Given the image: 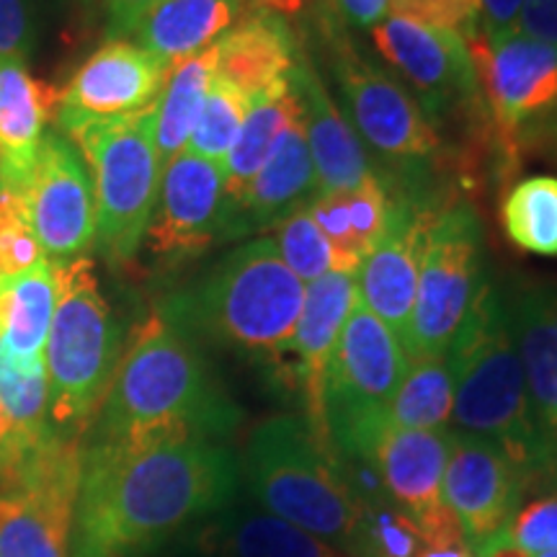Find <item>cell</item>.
<instances>
[{
	"label": "cell",
	"instance_id": "6da1fadb",
	"mask_svg": "<svg viewBox=\"0 0 557 557\" xmlns=\"http://www.w3.org/2000/svg\"><path fill=\"white\" fill-rule=\"evenodd\" d=\"M240 483V462L209 438L143 449L83 444L73 557H143L186 524L220 511Z\"/></svg>",
	"mask_w": 557,
	"mask_h": 557
},
{
	"label": "cell",
	"instance_id": "7a4b0ae2",
	"mask_svg": "<svg viewBox=\"0 0 557 557\" xmlns=\"http://www.w3.org/2000/svg\"><path fill=\"white\" fill-rule=\"evenodd\" d=\"M240 408L214 380L197 344L163 312L135 325L86 447L143 449L165 442H220L240 426Z\"/></svg>",
	"mask_w": 557,
	"mask_h": 557
},
{
	"label": "cell",
	"instance_id": "3957f363",
	"mask_svg": "<svg viewBox=\"0 0 557 557\" xmlns=\"http://www.w3.org/2000/svg\"><path fill=\"white\" fill-rule=\"evenodd\" d=\"M305 282L282 261L271 238L246 240L160 305L184 336L269 367L295 382V333Z\"/></svg>",
	"mask_w": 557,
	"mask_h": 557
},
{
	"label": "cell",
	"instance_id": "277c9868",
	"mask_svg": "<svg viewBox=\"0 0 557 557\" xmlns=\"http://www.w3.org/2000/svg\"><path fill=\"white\" fill-rule=\"evenodd\" d=\"M447 361L455 385V431L496 444L529 487H555L557 447L542 431L529 400L504 289L487 278L451 341Z\"/></svg>",
	"mask_w": 557,
	"mask_h": 557
},
{
	"label": "cell",
	"instance_id": "5b68a950",
	"mask_svg": "<svg viewBox=\"0 0 557 557\" xmlns=\"http://www.w3.org/2000/svg\"><path fill=\"white\" fill-rule=\"evenodd\" d=\"M253 496L274 517L364 557V511L341 470L338 451L323 444L305 416L282 413L250 431L246 449Z\"/></svg>",
	"mask_w": 557,
	"mask_h": 557
},
{
	"label": "cell",
	"instance_id": "8992f818",
	"mask_svg": "<svg viewBox=\"0 0 557 557\" xmlns=\"http://www.w3.org/2000/svg\"><path fill=\"white\" fill-rule=\"evenodd\" d=\"M54 267V312L45 346L54 434L83 442L124 354V329L101 292L90 256Z\"/></svg>",
	"mask_w": 557,
	"mask_h": 557
},
{
	"label": "cell",
	"instance_id": "52a82bcc",
	"mask_svg": "<svg viewBox=\"0 0 557 557\" xmlns=\"http://www.w3.org/2000/svg\"><path fill=\"white\" fill-rule=\"evenodd\" d=\"M65 135L94 178V246L111 267L129 263L143 248L163 173L156 148V103L116 120L73 124Z\"/></svg>",
	"mask_w": 557,
	"mask_h": 557
},
{
	"label": "cell",
	"instance_id": "ba28073f",
	"mask_svg": "<svg viewBox=\"0 0 557 557\" xmlns=\"http://www.w3.org/2000/svg\"><path fill=\"white\" fill-rule=\"evenodd\" d=\"M493 135V176L500 186L527 158L545 156L557 132V45L511 34L465 41Z\"/></svg>",
	"mask_w": 557,
	"mask_h": 557
},
{
	"label": "cell",
	"instance_id": "9c48e42d",
	"mask_svg": "<svg viewBox=\"0 0 557 557\" xmlns=\"http://www.w3.org/2000/svg\"><path fill=\"white\" fill-rule=\"evenodd\" d=\"M369 37L382 60L416 90L436 132L438 124L462 129L459 169L470 173L472 160L480 158L493 163L491 120L465 39L406 16H385Z\"/></svg>",
	"mask_w": 557,
	"mask_h": 557
},
{
	"label": "cell",
	"instance_id": "30bf717a",
	"mask_svg": "<svg viewBox=\"0 0 557 557\" xmlns=\"http://www.w3.org/2000/svg\"><path fill=\"white\" fill-rule=\"evenodd\" d=\"M320 34L325 37L346 122L389 171L393 178H385L387 184L398 178L406 184L408 176H416L426 165L447 163L442 135L410 90L372 60L361 58L348 34L329 29H320Z\"/></svg>",
	"mask_w": 557,
	"mask_h": 557
},
{
	"label": "cell",
	"instance_id": "8fae6325",
	"mask_svg": "<svg viewBox=\"0 0 557 557\" xmlns=\"http://www.w3.org/2000/svg\"><path fill=\"white\" fill-rule=\"evenodd\" d=\"M483 227L475 207L451 201L431 212L423 238L406 357H447L483 287Z\"/></svg>",
	"mask_w": 557,
	"mask_h": 557
},
{
	"label": "cell",
	"instance_id": "7c38bea8",
	"mask_svg": "<svg viewBox=\"0 0 557 557\" xmlns=\"http://www.w3.org/2000/svg\"><path fill=\"white\" fill-rule=\"evenodd\" d=\"M408 357L400 341L361 299L354 305L325 374V423L338 457L359 459L387 421Z\"/></svg>",
	"mask_w": 557,
	"mask_h": 557
},
{
	"label": "cell",
	"instance_id": "4fadbf2b",
	"mask_svg": "<svg viewBox=\"0 0 557 557\" xmlns=\"http://www.w3.org/2000/svg\"><path fill=\"white\" fill-rule=\"evenodd\" d=\"M83 442L58 438L0 485V557H73Z\"/></svg>",
	"mask_w": 557,
	"mask_h": 557
},
{
	"label": "cell",
	"instance_id": "5bb4252c",
	"mask_svg": "<svg viewBox=\"0 0 557 557\" xmlns=\"http://www.w3.org/2000/svg\"><path fill=\"white\" fill-rule=\"evenodd\" d=\"M227 240L225 171L184 150L160 173V189L145 233L150 256L176 267Z\"/></svg>",
	"mask_w": 557,
	"mask_h": 557
},
{
	"label": "cell",
	"instance_id": "9a60e30c",
	"mask_svg": "<svg viewBox=\"0 0 557 557\" xmlns=\"http://www.w3.org/2000/svg\"><path fill=\"white\" fill-rule=\"evenodd\" d=\"M24 199L50 263L86 256L96 243L94 178L81 150L60 129H47L41 137Z\"/></svg>",
	"mask_w": 557,
	"mask_h": 557
},
{
	"label": "cell",
	"instance_id": "2e32d148",
	"mask_svg": "<svg viewBox=\"0 0 557 557\" xmlns=\"http://www.w3.org/2000/svg\"><path fill=\"white\" fill-rule=\"evenodd\" d=\"M169 65L122 37H109L54 90L52 114L62 129L83 122L116 120L152 107Z\"/></svg>",
	"mask_w": 557,
	"mask_h": 557
},
{
	"label": "cell",
	"instance_id": "e0dca14e",
	"mask_svg": "<svg viewBox=\"0 0 557 557\" xmlns=\"http://www.w3.org/2000/svg\"><path fill=\"white\" fill-rule=\"evenodd\" d=\"M434 209L436 205L389 189L385 230L357 274L361 305L393 331L400 346L406 344L413 315L423 238Z\"/></svg>",
	"mask_w": 557,
	"mask_h": 557
},
{
	"label": "cell",
	"instance_id": "ac0fdd59",
	"mask_svg": "<svg viewBox=\"0 0 557 557\" xmlns=\"http://www.w3.org/2000/svg\"><path fill=\"white\" fill-rule=\"evenodd\" d=\"M527 491V478L496 444L451 429L442 496L472 549L511 524Z\"/></svg>",
	"mask_w": 557,
	"mask_h": 557
},
{
	"label": "cell",
	"instance_id": "d6986e66",
	"mask_svg": "<svg viewBox=\"0 0 557 557\" xmlns=\"http://www.w3.org/2000/svg\"><path fill=\"white\" fill-rule=\"evenodd\" d=\"M451 449V429H395L385 421L359 462L377 472L387 496L423 534L455 517L444 504L442 485Z\"/></svg>",
	"mask_w": 557,
	"mask_h": 557
},
{
	"label": "cell",
	"instance_id": "ffe728a7",
	"mask_svg": "<svg viewBox=\"0 0 557 557\" xmlns=\"http://www.w3.org/2000/svg\"><path fill=\"white\" fill-rule=\"evenodd\" d=\"M359 302L357 274L329 271L315 282L305 284L302 315L295 333V385L305 400V418L323 444L336 449L325 423V374L336 351L354 305Z\"/></svg>",
	"mask_w": 557,
	"mask_h": 557
},
{
	"label": "cell",
	"instance_id": "44dd1931",
	"mask_svg": "<svg viewBox=\"0 0 557 557\" xmlns=\"http://www.w3.org/2000/svg\"><path fill=\"white\" fill-rule=\"evenodd\" d=\"M295 83L299 103H302L305 137L318 176V194L351 191L377 176L369 152L357 137L344 111L333 103L329 88L308 54H299L295 70L289 73Z\"/></svg>",
	"mask_w": 557,
	"mask_h": 557
},
{
	"label": "cell",
	"instance_id": "7402d4cb",
	"mask_svg": "<svg viewBox=\"0 0 557 557\" xmlns=\"http://www.w3.org/2000/svg\"><path fill=\"white\" fill-rule=\"evenodd\" d=\"M318 194V176L305 137L302 114L284 129L267 163L248 186L246 199L230 218L227 240L274 230L295 209L308 207Z\"/></svg>",
	"mask_w": 557,
	"mask_h": 557
},
{
	"label": "cell",
	"instance_id": "603a6c76",
	"mask_svg": "<svg viewBox=\"0 0 557 557\" xmlns=\"http://www.w3.org/2000/svg\"><path fill=\"white\" fill-rule=\"evenodd\" d=\"M250 11L253 0H158L132 21L122 39L135 41L173 67L209 50Z\"/></svg>",
	"mask_w": 557,
	"mask_h": 557
},
{
	"label": "cell",
	"instance_id": "cb8c5ba5",
	"mask_svg": "<svg viewBox=\"0 0 557 557\" xmlns=\"http://www.w3.org/2000/svg\"><path fill=\"white\" fill-rule=\"evenodd\" d=\"M54 90L34 78L24 60L0 58V189L24 197Z\"/></svg>",
	"mask_w": 557,
	"mask_h": 557
},
{
	"label": "cell",
	"instance_id": "d4e9b609",
	"mask_svg": "<svg viewBox=\"0 0 557 557\" xmlns=\"http://www.w3.org/2000/svg\"><path fill=\"white\" fill-rule=\"evenodd\" d=\"M299 54L302 50L287 18L253 9L225 37L214 41V75L233 83L250 101H256L269 86L287 78Z\"/></svg>",
	"mask_w": 557,
	"mask_h": 557
},
{
	"label": "cell",
	"instance_id": "484cf974",
	"mask_svg": "<svg viewBox=\"0 0 557 557\" xmlns=\"http://www.w3.org/2000/svg\"><path fill=\"white\" fill-rule=\"evenodd\" d=\"M506 308L534 416L557 447V331L542 299V287L513 284L506 295Z\"/></svg>",
	"mask_w": 557,
	"mask_h": 557
},
{
	"label": "cell",
	"instance_id": "4316f807",
	"mask_svg": "<svg viewBox=\"0 0 557 557\" xmlns=\"http://www.w3.org/2000/svg\"><path fill=\"white\" fill-rule=\"evenodd\" d=\"M302 114L297 88L292 78L276 81L250 103L243 127L235 137L230 156L225 160V201H227V227L235 209L246 199L248 186L253 184L256 173L267 163L271 150L276 148L278 137Z\"/></svg>",
	"mask_w": 557,
	"mask_h": 557
},
{
	"label": "cell",
	"instance_id": "83f0119b",
	"mask_svg": "<svg viewBox=\"0 0 557 557\" xmlns=\"http://www.w3.org/2000/svg\"><path fill=\"white\" fill-rule=\"evenodd\" d=\"M54 312V267L0 282V348L18 361L45 359Z\"/></svg>",
	"mask_w": 557,
	"mask_h": 557
},
{
	"label": "cell",
	"instance_id": "f1b7e54d",
	"mask_svg": "<svg viewBox=\"0 0 557 557\" xmlns=\"http://www.w3.org/2000/svg\"><path fill=\"white\" fill-rule=\"evenodd\" d=\"M214 73H218V65H214L212 45L194 58L176 62L165 75L163 90L156 101V148L163 169L189 145Z\"/></svg>",
	"mask_w": 557,
	"mask_h": 557
},
{
	"label": "cell",
	"instance_id": "f546056e",
	"mask_svg": "<svg viewBox=\"0 0 557 557\" xmlns=\"http://www.w3.org/2000/svg\"><path fill=\"white\" fill-rule=\"evenodd\" d=\"M214 534L230 557H351L274 513H243Z\"/></svg>",
	"mask_w": 557,
	"mask_h": 557
},
{
	"label": "cell",
	"instance_id": "4dcf8cb0",
	"mask_svg": "<svg viewBox=\"0 0 557 557\" xmlns=\"http://www.w3.org/2000/svg\"><path fill=\"white\" fill-rule=\"evenodd\" d=\"M500 225L519 250L557 256V176L517 181L500 201Z\"/></svg>",
	"mask_w": 557,
	"mask_h": 557
},
{
	"label": "cell",
	"instance_id": "1f68e13d",
	"mask_svg": "<svg viewBox=\"0 0 557 557\" xmlns=\"http://www.w3.org/2000/svg\"><path fill=\"white\" fill-rule=\"evenodd\" d=\"M455 385L447 357L408 361L393 406L387 410V423L395 429H449Z\"/></svg>",
	"mask_w": 557,
	"mask_h": 557
},
{
	"label": "cell",
	"instance_id": "d6a6232c",
	"mask_svg": "<svg viewBox=\"0 0 557 557\" xmlns=\"http://www.w3.org/2000/svg\"><path fill=\"white\" fill-rule=\"evenodd\" d=\"M0 398L32 451L58 442L50 421V385L41 361H18L0 348Z\"/></svg>",
	"mask_w": 557,
	"mask_h": 557
},
{
	"label": "cell",
	"instance_id": "836d02e7",
	"mask_svg": "<svg viewBox=\"0 0 557 557\" xmlns=\"http://www.w3.org/2000/svg\"><path fill=\"white\" fill-rule=\"evenodd\" d=\"M250 101L243 90H238L233 83L214 75L212 86H209L205 109H201L197 127H194L189 145L186 150L194 156L209 160V163L220 165L225 171V160L233 148L235 137L246 120Z\"/></svg>",
	"mask_w": 557,
	"mask_h": 557
},
{
	"label": "cell",
	"instance_id": "e575fe53",
	"mask_svg": "<svg viewBox=\"0 0 557 557\" xmlns=\"http://www.w3.org/2000/svg\"><path fill=\"white\" fill-rule=\"evenodd\" d=\"M274 246L282 256V261L302 278L305 284L315 282L336 269V256L329 240L323 238L315 220L310 218L308 207L295 209L289 218H284L274 227Z\"/></svg>",
	"mask_w": 557,
	"mask_h": 557
},
{
	"label": "cell",
	"instance_id": "d590c367",
	"mask_svg": "<svg viewBox=\"0 0 557 557\" xmlns=\"http://www.w3.org/2000/svg\"><path fill=\"white\" fill-rule=\"evenodd\" d=\"M47 253L24 197L0 189V282L45 267Z\"/></svg>",
	"mask_w": 557,
	"mask_h": 557
},
{
	"label": "cell",
	"instance_id": "8d00e7d4",
	"mask_svg": "<svg viewBox=\"0 0 557 557\" xmlns=\"http://www.w3.org/2000/svg\"><path fill=\"white\" fill-rule=\"evenodd\" d=\"M421 549V529H418L416 521L400 506H367L364 557H418Z\"/></svg>",
	"mask_w": 557,
	"mask_h": 557
},
{
	"label": "cell",
	"instance_id": "74e56055",
	"mask_svg": "<svg viewBox=\"0 0 557 557\" xmlns=\"http://www.w3.org/2000/svg\"><path fill=\"white\" fill-rule=\"evenodd\" d=\"M387 16L413 18L465 41L480 34V0H389Z\"/></svg>",
	"mask_w": 557,
	"mask_h": 557
},
{
	"label": "cell",
	"instance_id": "f35d334b",
	"mask_svg": "<svg viewBox=\"0 0 557 557\" xmlns=\"http://www.w3.org/2000/svg\"><path fill=\"white\" fill-rule=\"evenodd\" d=\"M508 537L529 557L557 553V485L519 506L508 524Z\"/></svg>",
	"mask_w": 557,
	"mask_h": 557
},
{
	"label": "cell",
	"instance_id": "ab89813d",
	"mask_svg": "<svg viewBox=\"0 0 557 557\" xmlns=\"http://www.w3.org/2000/svg\"><path fill=\"white\" fill-rule=\"evenodd\" d=\"M37 45L34 0H0V58L29 60Z\"/></svg>",
	"mask_w": 557,
	"mask_h": 557
},
{
	"label": "cell",
	"instance_id": "60d3db41",
	"mask_svg": "<svg viewBox=\"0 0 557 557\" xmlns=\"http://www.w3.org/2000/svg\"><path fill=\"white\" fill-rule=\"evenodd\" d=\"M389 0H318L320 29L354 32L372 29L387 16Z\"/></svg>",
	"mask_w": 557,
	"mask_h": 557
},
{
	"label": "cell",
	"instance_id": "b9f144b4",
	"mask_svg": "<svg viewBox=\"0 0 557 557\" xmlns=\"http://www.w3.org/2000/svg\"><path fill=\"white\" fill-rule=\"evenodd\" d=\"M34 455L37 451H32L24 436L18 434L16 423H13V418L3 406V398H0V485L16 480Z\"/></svg>",
	"mask_w": 557,
	"mask_h": 557
},
{
	"label": "cell",
	"instance_id": "7bdbcfd3",
	"mask_svg": "<svg viewBox=\"0 0 557 557\" xmlns=\"http://www.w3.org/2000/svg\"><path fill=\"white\" fill-rule=\"evenodd\" d=\"M524 0H480V34L500 41L519 32V13Z\"/></svg>",
	"mask_w": 557,
	"mask_h": 557
},
{
	"label": "cell",
	"instance_id": "ee69618b",
	"mask_svg": "<svg viewBox=\"0 0 557 557\" xmlns=\"http://www.w3.org/2000/svg\"><path fill=\"white\" fill-rule=\"evenodd\" d=\"M519 32L557 45V0H524L519 13Z\"/></svg>",
	"mask_w": 557,
	"mask_h": 557
},
{
	"label": "cell",
	"instance_id": "f6af8a7d",
	"mask_svg": "<svg viewBox=\"0 0 557 557\" xmlns=\"http://www.w3.org/2000/svg\"><path fill=\"white\" fill-rule=\"evenodd\" d=\"M88 3L107 18L111 37H122L132 21L148 11L150 5H156L158 0H88Z\"/></svg>",
	"mask_w": 557,
	"mask_h": 557
},
{
	"label": "cell",
	"instance_id": "bcb514c9",
	"mask_svg": "<svg viewBox=\"0 0 557 557\" xmlns=\"http://www.w3.org/2000/svg\"><path fill=\"white\" fill-rule=\"evenodd\" d=\"M475 557H529L524 549L513 545V540L508 537V527L500 529L498 534H493L491 540H485L483 545L475 547Z\"/></svg>",
	"mask_w": 557,
	"mask_h": 557
},
{
	"label": "cell",
	"instance_id": "7dc6e473",
	"mask_svg": "<svg viewBox=\"0 0 557 557\" xmlns=\"http://www.w3.org/2000/svg\"><path fill=\"white\" fill-rule=\"evenodd\" d=\"M418 557H475V549L468 540L442 542V545H423Z\"/></svg>",
	"mask_w": 557,
	"mask_h": 557
},
{
	"label": "cell",
	"instance_id": "c3c4849f",
	"mask_svg": "<svg viewBox=\"0 0 557 557\" xmlns=\"http://www.w3.org/2000/svg\"><path fill=\"white\" fill-rule=\"evenodd\" d=\"M542 287V299H545V308L549 312V320H553L557 331V284H540Z\"/></svg>",
	"mask_w": 557,
	"mask_h": 557
},
{
	"label": "cell",
	"instance_id": "681fc988",
	"mask_svg": "<svg viewBox=\"0 0 557 557\" xmlns=\"http://www.w3.org/2000/svg\"><path fill=\"white\" fill-rule=\"evenodd\" d=\"M545 156H547L549 160H553V163H557V132H555V137L549 139V145H547Z\"/></svg>",
	"mask_w": 557,
	"mask_h": 557
},
{
	"label": "cell",
	"instance_id": "f907efd6",
	"mask_svg": "<svg viewBox=\"0 0 557 557\" xmlns=\"http://www.w3.org/2000/svg\"><path fill=\"white\" fill-rule=\"evenodd\" d=\"M540 557H557V553H547V555H540Z\"/></svg>",
	"mask_w": 557,
	"mask_h": 557
}]
</instances>
